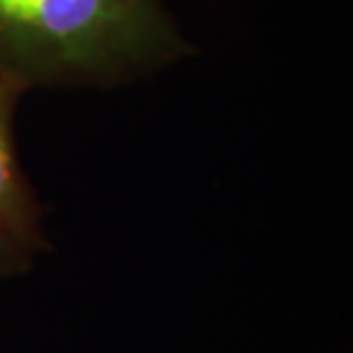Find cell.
<instances>
[{
	"mask_svg": "<svg viewBox=\"0 0 353 353\" xmlns=\"http://www.w3.org/2000/svg\"><path fill=\"white\" fill-rule=\"evenodd\" d=\"M183 53L165 0H0V72L26 92L110 85Z\"/></svg>",
	"mask_w": 353,
	"mask_h": 353,
	"instance_id": "obj_1",
	"label": "cell"
},
{
	"mask_svg": "<svg viewBox=\"0 0 353 353\" xmlns=\"http://www.w3.org/2000/svg\"><path fill=\"white\" fill-rule=\"evenodd\" d=\"M23 88L0 72V275L30 271L48 241L37 195L21 168L14 115Z\"/></svg>",
	"mask_w": 353,
	"mask_h": 353,
	"instance_id": "obj_2",
	"label": "cell"
}]
</instances>
